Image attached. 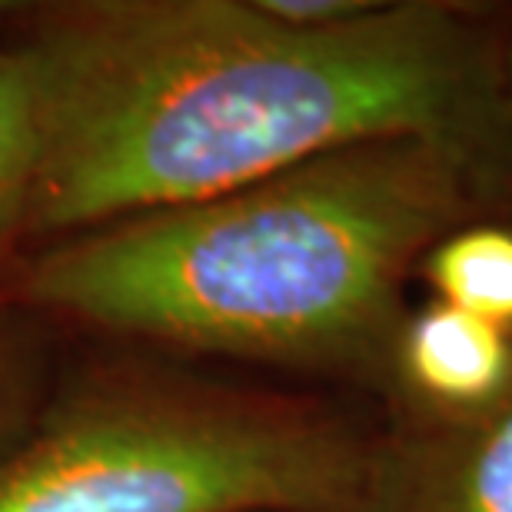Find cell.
I'll return each mask as SVG.
<instances>
[{
	"mask_svg": "<svg viewBox=\"0 0 512 512\" xmlns=\"http://www.w3.org/2000/svg\"><path fill=\"white\" fill-rule=\"evenodd\" d=\"M17 50L37 230L187 207L370 140L446 143L483 173L509 147L503 57L456 4L293 27L260 0H94L54 7Z\"/></svg>",
	"mask_w": 512,
	"mask_h": 512,
	"instance_id": "cell-1",
	"label": "cell"
},
{
	"mask_svg": "<svg viewBox=\"0 0 512 512\" xmlns=\"http://www.w3.org/2000/svg\"><path fill=\"white\" fill-rule=\"evenodd\" d=\"M486 173L446 143L343 147L50 250L27 296L120 333L270 363L389 360L399 290Z\"/></svg>",
	"mask_w": 512,
	"mask_h": 512,
	"instance_id": "cell-2",
	"label": "cell"
},
{
	"mask_svg": "<svg viewBox=\"0 0 512 512\" xmlns=\"http://www.w3.org/2000/svg\"><path fill=\"white\" fill-rule=\"evenodd\" d=\"M373 446L316 409L230 393L74 406L0 459V512H363Z\"/></svg>",
	"mask_w": 512,
	"mask_h": 512,
	"instance_id": "cell-3",
	"label": "cell"
},
{
	"mask_svg": "<svg viewBox=\"0 0 512 512\" xmlns=\"http://www.w3.org/2000/svg\"><path fill=\"white\" fill-rule=\"evenodd\" d=\"M363 512H512V389L473 419H416L376 443Z\"/></svg>",
	"mask_w": 512,
	"mask_h": 512,
	"instance_id": "cell-4",
	"label": "cell"
},
{
	"mask_svg": "<svg viewBox=\"0 0 512 512\" xmlns=\"http://www.w3.org/2000/svg\"><path fill=\"white\" fill-rule=\"evenodd\" d=\"M389 360L419 419H473L512 389V333L439 300L399 323Z\"/></svg>",
	"mask_w": 512,
	"mask_h": 512,
	"instance_id": "cell-5",
	"label": "cell"
},
{
	"mask_svg": "<svg viewBox=\"0 0 512 512\" xmlns=\"http://www.w3.org/2000/svg\"><path fill=\"white\" fill-rule=\"evenodd\" d=\"M436 300L512 333V230L469 223L439 237L419 260Z\"/></svg>",
	"mask_w": 512,
	"mask_h": 512,
	"instance_id": "cell-6",
	"label": "cell"
},
{
	"mask_svg": "<svg viewBox=\"0 0 512 512\" xmlns=\"http://www.w3.org/2000/svg\"><path fill=\"white\" fill-rule=\"evenodd\" d=\"M37 157L40 133L34 84L20 50L0 44V240L27 223Z\"/></svg>",
	"mask_w": 512,
	"mask_h": 512,
	"instance_id": "cell-7",
	"label": "cell"
},
{
	"mask_svg": "<svg viewBox=\"0 0 512 512\" xmlns=\"http://www.w3.org/2000/svg\"><path fill=\"white\" fill-rule=\"evenodd\" d=\"M266 14L293 27H333L373 10V0H260Z\"/></svg>",
	"mask_w": 512,
	"mask_h": 512,
	"instance_id": "cell-8",
	"label": "cell"
},
{
	"mask_svg": "<svg viewBox=\"0 0 512 512\" xmlns=\"http://www.w3.org/2000/svg\"><path fill=\"white\" fill-rule=\"evenodd\" d=\"M503 120H506V137L512 143V40L503 54Z\"/></svg>",
	"mask_w": 512,
	"mask_h": 512,
	"instance_id": "cell-9",
	"label": "cell"
},
{
	"mask_svg": "<svg viewBox=\"0 0 512 512\" xmlns=\"http://www.w3.org/2000/svg\"><path fill=\"white\" fill-rule=\"evenodd\" d=\"M10 396H14V386H10V360H7V350L0 346V423L7 419Z\"/></svg>",
	"mask_w": 512,
	"mask_h": 512,
	"instance_id": "cell-10",
	"label": "cell"
}]
</instances>
